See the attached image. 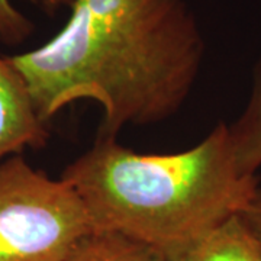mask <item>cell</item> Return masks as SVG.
<instances>
[{
	"label": "cell",
	"mask_w": 261,
	"mask_h": 261,
	"mask_svg": "<svg viewBox=\"0 0 261 261\" xmlns=\"http://www.w3.org/2000/svg\"><path fill=\"white\" fill-rule=\"evenodd\" d=\"M228 129L238 168L247 176H257L261 167V58L254 67L248 103Z\"/></svg>",
	"instance_id": "obj_6"
},
{
	"label": "cell",
	"mask_w": 261,
	"mask_h": 261,
	"mask_svg": "<svg viewBox=\"0 0 261 261\" xmlns=\"http://www.w3.org/2000/svg\"><path fill=\"white\" fill-rule=\"evenodd\" d=\"M94 229L82 197L22 154L0 161V261H64Z\"/></svg>",
	"instance_id": "obj_3"
},
{
	"label": "cell",
	"mask_w": 261,
	"mask_h": 261,
	"mask_svg": "<svg viewBox=\"0 0 261 261\" xmlns=\"http://www.w3.org/2000/svg\"><path fill=\"white\" fill-rule=\"evenodd\" d=\"M48 137L23 77L9 57H0V161L27 147L41 149Z\"/></svg>",
	"instance_id": "obj_4"
},
{
	"label": "cell",
	"mask_w": 261,
	"mask_h": 261,
	"mask_svg": "<svg viewBox=\"0 0 261 261\" xmlns=\"http://www.w3.org/2000/svg\"><path fill=\"white\" fill-rule=\"evenodd\" d=\"M29 3L35 5L37 8H39L41 10H44L45 13H49V15H54L61 8H65V6H71V3L74 0H27Z\"/></svg>",
	"instance_id": "obj_10"
},
{
	"label": "cell",
	"mask_w": 261,
	"mask_h": 261,
	"mask_svg": "<svg viewBox=\"0 0 261 261\" xmlns=\"http://www.w3.org/2000/svg\"><path fill=\"white\" fill-rule=\"evenodd\" d=\"M61 178L82 197L96 231L148 244L170 261L241 214L260 187L237 166L224 122L174 154H141L116 138H96Z\"/></svg>",
	"instance_id": "obj_2"
},
{
	"label": "cell",
	"mask_w": 261,
	"mask_h": 261,
	"mask_svg": "<svg viewBox=\"0 0 261 261\" xmlns=\"http://www.w3.org/2000/svg\"><path fill=\"white\" fill-rule=\"evenodd\" d=\"M173 261H261V245L238 214L218 225Z\"/></svg>",
	"instance_id": "obj_5"
},
{
	"label": "cell",
	"mask_w": 261,
	"mask_h": 261,
	"mask_svg": "<svg viewBox=\"0 0 261 261\" xmlns=\"http://www.w3.org/2000/svg\"><path fill=\"white\" fill-rule=\"evenodd\" d=\"M47 44L9 57L41 121L77 99L103 108L97 138L166 121L196 84L205 54L186 0H74Z\"/></svg>",
	"instance_id": "obj_1"
},
{
	"label": "cell",
	"mask_w": 261,
	"mask_h": 261,
	"mask_svg": "<svg viewBox=\"0 0 261 261\" xmlns=\"http://www.w3.org/2000/svg\"><path fill=\"white\" fill-rule=\"evenodd\" d=\"M64 261H170L148 244L112 231L84 237Z\"/></svg>",
	"instance_id": "obj_7"
},
{
	"label": "cell",
	"mask_w": 261,
	"mask_h": 261,
	"mask_svg": "<svg viewBox=\"0 0 261 261\" xmlns=\"http://www.w3.org/2000/svg\"><path fill=\"white\" fill-rule=\"evenodd\" d=\"M34 32V23L13 5L12 0H0V41L18 45Z\"/></svg>",
	"instance_id": "obj_8"
},
{
	"label": "cell",
	"mask_w": 261,
	"mask_h": 261,
	"mask_svg": "<svg viewBox=\"0 0 261 261\" xmlns=\"http://www.w3.org/2000/svg\"><path fill=\"white\" fill-rule=\"evenodd\" d=\"M240 216L261 245V187L257 189L250 203L244 207Z\"/></svg>",
	"instance_id": "obj_9"
}]
</instances>
